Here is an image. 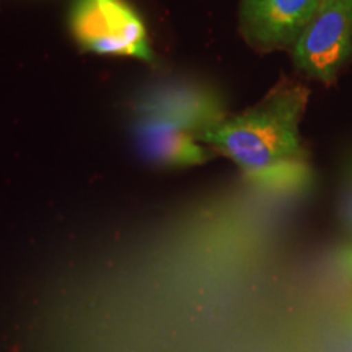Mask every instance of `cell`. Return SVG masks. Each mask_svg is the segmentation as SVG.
Masks as SVG:
<instances>
[{"label":"cell","mask_w":352,"mask_h":352,"mask_svg":"<svg viewBox=\"0 0 352 352\" xmlns=\"http://www.w3.org/2000/svg\"><path fill=\"white\" fill-rule=\"evenodd\" d=\"M308 96L303 85L283 80L253 108L210 127L202 144L230 158L256 186L297 191L311 176L300 142Z\"/></svg>","instance_id":"cell-1"},{"label":"cell","mask_w":352,"mask_h":352,"mask_svg":"<svg viewBox=\"0 0 352 352\" xmlns=\"http://www.w3.org/2000/svg\"><path fill=\"white\" fill-rule=\"evenodd\" d=\"M227 118L217 95L202 87H168L139 103L135 138L158 165H199L210 158L202 135Z\"/></svg>","instance_id":"cell-2"},{"label":"cell","mask_w":352,"mask_h":352,"mask_svg":"<svg viewBox=\"0 0 352 352\" xmlns=\"http://www.w3.org/2000/svg\"><path fill=\"white\" fill-rule=\"evenodd\" d=\"M70 30L85 51L138 57L147 63L153 57L142 20L124 0H76Z\"/></svg>","instance_id":"cell-3"},{"label":"cell","mask_w":352,"mask_h":352,"mask_svg":"<svg viewBox=\"0 0 352 352\" xmlns=\"http://www.w3.org/2000/svg\"><path fill=\"white\" fill-rule=\"evenodd\" d=\"M352 56V0H328L294 46L305 76L331 83Z\"/></svg>","instance_id":"cell-4"},{"label":"cell","mask_w":352,"mask_h":352,"mask_svg":"<svg viewBox=\"0 0 352 352\" xmlns=\"http://www.w3.org/2000/svg\"><path fill=\"white\" fill-rule=\"evenodd\" d=\"M328 0H241L240 32L256 51L294 47Z\"/></svg>","instance_id":"cell-5"},{"label":"cell","mask_w":352,"mask_h":352,"mask_svg":"<svg viewBox=\"0 0 352 352\" xmlns=\"http://www.w3.org/2000/svg\"><path fill=\"white\" fill-rule=\"evenodd\" d=\"M338 215L344 230L352 236V152L346 158L340 178V196H338Z\"/></svg>","instance_id":"cell-6"}]
</instances>
